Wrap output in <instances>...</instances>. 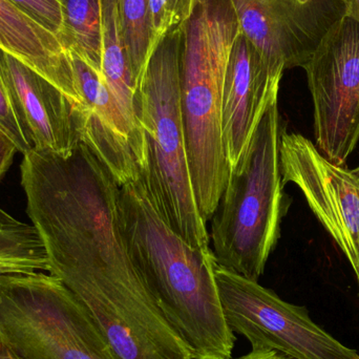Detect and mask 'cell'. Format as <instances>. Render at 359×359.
<instances>
[{"label":"cell","instance_id":"cell-20","mask_svg":"<svg viewBox=\"0 0 359 359\" xmlns=\"http://www.w3.org/2000/svg\"><path fill=\"white\" fill-rule=\"evenodd\" d=\"M20 10L62 40L63 15L59 0H11Z\"/></svg>","mask_w":359,"mask_h":359},{"label":"cell","instance_id":"cell-2","mask_svg":"<svg viewBox=\"0 0 359 359\" xmlns=\"http://www.w3.org/2000/svg\"><path fill=\"white\" fill-rule=\"evenodd\" d=\"M181 32V111L188 163L198 209L208 222L230 175L222 133V101L241 27L231 0H196Z\"/></svg>","mask_w":359,"mask_h":359},{"label":"cell","instance_id":"cell-15","mask_svg":"<svg viewBox=\"0 0 359 359\" xmlns=\"http://www.w3.org/2000/svg\"><path fill=\"white\" fill-rule=\"evenodd\" d=\"M241 33L272 75L288 69V50L269 0H231Z\"/></svg>","mask_w":359,"mask_h":359},{"label":"cell","instance_id":"cell-17","mask_svg":"<svg viewBox=\"0 0 359 359\" xmlns=\"http://www.w3.org/2000/svg\"><path fill=\"white\" fill-rule=\"evenodd\" d=\"M63 15L62 41L102 74V0H59Z\"/></svg>","mask_w":359,"mask_h":359},{"label":"cell","instance_id":"cell-16","mask_svg":"<svg viewBox=\"0 0 359 359\" xmlns=\"http://www.w3.org/2000/svg\"><path fill=\"white\" fill-rule=\"evenodd\" d=\"M43 271H50V262L35 226L0 208V276Z\"/></svg>","mask_w":359,"mask_h":359},{"label":"cell","instance_id":"cell-21","mask_svg":"<svg viewBox=\"0 0 359 359\" xmlns=\"http://www.w3.org/2000/svg\"><path fill=\"white\" fill-rule=\"evenodd\" d=\"M149 27H151V54L160 42L178 27L170 0H149Z\"/></svg>","mask_w":359,"mask_h":359},{"label":"cell","instance_id":"cell-11","mask_svg":"<svg viewBox=\"0 0 359 359\" xmlns=\"http://www.w3.org/2000/svg\"><path fill=\"white\" fill-rule=\"evenodd\" d=\"M6 79L34 149L69 157L80 142L75 105L39 74L0 50Z\"/></svg>","mask_w":359,"mask_h":359},{"label":"cell","instance_id":"cell-19","mask_svg":"<svg viewBox=\"0 0 359 359\" xmlns=\"http://www.w3.org/2000/svg\"><path fill=\"white\" fill-rule=\"evenodd\" d=\"M0 130H2L15 143L17 149L23 154V156L33 151V143L25 130L16 101L1 72H0Z\"/></svg>","mask_w":359,"mask_h":359},{"label":"cell","instance_id":"cell-26","mask_svg":"<svg viewBox=\"0 0 359 359\" xmlns=\"http://www.w3.org/2000/svg\"><path fill=\"white\" fill-rule=\"evenodd\" d=\"M348 6V14L352 15L359 20V0H346Z\"/></svg>","mask_w":359,"mask_h":359},{"label":"cell","instance_id":"cell-14","mask_svg":"<svg viewBox=\"0 0 359 359\" xmlns=\"http://www.w3.org/2000/svg\"><path fill=\"white\" fill-rule=\"evenodd\" d=\"M102 75L128 121L141 130L136 115L138 88L124 43L118 0H102Z\"/></svg>","mask_w":359,"mask_h":359},{"label":"cell","instance_id":"cell-9","mask_svg":"<svg viewBox=\"0 0 359 359\" xmlns=\"http://www.w3.org/2000/svg\"><path fill=\"white\" fill-rule=\"evenodd\" d=\"M82 101L75 107L80 141L109 170L120 186L141 176L145 165L143 133L135 128L114 98L101 73L69 50Z\"/></svg>","mask_w":359,"mask_h":359},{"label":"cell","instance_id":"cell-6","mask_svg":"<svg viewBox=\"0 0 359 359\" xmlns=\"http://www.w3.org/2000/svg\"><path fill=\"white\" fill-rule=\"evenodd\" d=\"M215 280L228 327L248 339L252 349L274 350L294 359H359L358 351L316 325L305 307L283 301L219 264Z\"/></svg>","mask_w":359,"mask_h":359},{"label":"cell","instance_id":"cell-25","mask_svg":"<svg viewBox=\"0 0 359 359\" xmlns=\"http://www.w3.org/2000/svg\"><path fill=\"white\" fill-rule=\"evenodd\" d=\"M0 359H20L8 347V344L2 339L1 334H0Z\"/></svg>","mask_w":359,"mask_h":359},{"label":"cell","instance_id":"cell-13","mask_svg":"<svg viewBox=\"0 0 359 359\" xmlns=\"http://www.w3.org/2000/svg\"><path fill=\"white\" fill-rule=\"evenodd\" d=\"M288 50V69L304 67L325 36L348 14L346 0H269Z\"/></svg>","mask_w":359,"mask_h":359},{"label":"cell","instance_id":"cell-7","mask_svg":"<svg viewBox=\"0 0 359 359\" xmlns=\"http://www.w3.org/2000/svg\"><path fill=\"white\" fill-rule=\"evenodd\" d=\"M313 101L318 151L345 165L359 141V20L347 14L303 67Z\"/></svg>","mask_w":359,"mask_h":359},{"label":"cell","instance_id":"cell-10","mask_svg":"<svg viewBox=\"0 0 359 359\" xmlns=\"http://www.w3.org/2000/svg\"><path fill=\"white\" fill-rule=\"evenodd\" d=\"M280 80L268 71L241 33L232 48L222 101V133L230 172L241 165L266 109L278 100Z\"/></svg>","mask_w":359,"mask_h":359},{"label":"cell","instance_id":"cell-5","mask_svg":"<svg viewBox=\"0 0 359 359\" xmlns=\"http://www.w3.org/2000/svg\"><path fill=\"white\" fill-rule=\"evenodd\" d=\"M0 334L20 359H121L52 274L0 276Z\"/></svg>","mask_w":359,"mask_h":359},{"label":"cell","instance_id":"cell-12","mask_svg":"<svg viewBox=\"0 0 359 359\" xmlns=\"http://www.w3.org/2000/svg\"><path fill=\"white\" fill-rule=\"evenodd\" d=\"M0 50L8 53L82 107L69 50L59 36L13 4L0 0Z\"/></svg>","mask_w":359,"mask_h":359},{"label":"cell","instance_id":"cell-18","mask_svg":"<svg viewBox=\"0 0 359 359\" xmlns=\"http://www.w3.org/2000/svg\"><path fill=\"white\" fill-rule=\"evenodd\" d=\"M118 8L124 43L138 88L151 56L149 0H118Z\"/></svg>","mask_w":359,"mask_h":359},{"label":"cell","instance_id":"cell-8","mask_svg":"<svg viewBox=\"0 0 359 359\" xmlns=\"http://www.w3.org/2000/svg\"><path fill=\"white\" fill-rule=\"evenodd\" d=\"M284 184L293 183L344 253L359 286V168L329 161L312 141L285 132L280 142Z\"/></svg>","mask_w":359,"mask_h":359},{"label":"cell","instance_id":"cell-23","mask_svg":"<svg viewBox=\"0 0 359 359\" xmlns=\"http://www.w3.org/2000/svg\"><path fill=\"white\" fill-rule=\"evenodd\" d=\"M170 1L172 11H174L175 17H176L177 23L178 25H181L184 21L187 20L188 17L191 14L196 0H170Z\"/></svg>","mask_w":359,"mask_h":359},{"label":"cell","instance_id":"cell-1","mask_svg":"<svg viewBox=\"0 0 359 359\" xmlns=\"http://www.w3.org/2000/svg\"><path fill=\"white\" fill-rule=\"evenodd\" d=\"M130 257L191 359H230L236 337L224 318L212 249L194 248L161 217L142 176L120 186Z\"/></svg>","mask_w":359,"mask_h":359},{"label":"cell","instance_id":"cell-3","mask_svg":"<svg viewBox=\"0 0 359 359\" xmlns=\"http://www.w3.org/2000/svg\"><path fill=\"white\" fill-rule=\"evenodd\" d=\"M181 25L156 48L137 90V121L145 144L144 179L166 223L194 248H209L190 176L181 111Z\"/></svg>","mask_w":359,"mask_h":359},{"label":"cell","instance_id":"cell-22","mask_svg":"<svg viewBox=\"0 0 359 359\" xmlns=\"http://www.w3.org/2000/svg\"><path fill=\"white\" fill-rule=\"evenodd\" d=\"M17 151L18 149L15 143L0 130V178L10 168Z\"/></svg>","mask_w":359,"mask_h":359},{"label":"cell","instance_id":"cell-24","mask_svg":"<svg viewBox=\"0 0 359 359\" xmlns=\"http://www.w3.org/2000/svg\"><path fill=\"white\" fill-rule=\"evenodd\" d=\"M230 359H294L286 354L280 352L274 351V350H257L252 349L246 355L241 356L238 358Z\"/></svg>","mask_w":359,"mask_h":359},{"label":"cell","instance_id":"cell-4","mask_svg":"<svg viewBox=\"0 0 359 359\" xmlns=\"http://www.w3.org/2000/svg\"><path fill=\"white\" fill-rule=\"evenodd\" d=\"M284 133L278 99L266 109L242 163L230 172L211 217L217 263L255 282L278 244L288 206L280 168Z\"/></svg>","mask_w":359,"mask_h":359}]
</instances>
